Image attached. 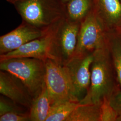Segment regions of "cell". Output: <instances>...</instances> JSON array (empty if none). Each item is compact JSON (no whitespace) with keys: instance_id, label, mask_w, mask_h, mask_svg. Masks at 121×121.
<instances>
[{"instance_id":"obj_11","label":"cell","mask_w":121,"mask_h":121,"mask_svg":"<svg viewBox=\"0 0 121 121\" xmlns=\"http://www.w3.org/2000/svg\"><path fill=\"white\" fill-rule=\"evenodd\" d=\"M93 9L108 32L121 27L120 0H92Z\"/></svg>"},{"instance_id":"obj_12","label":"cell","mask_w":121,"mask_h":121,"mask_svg":"<svg viewBox=\"0 0 121 121\" xmlns=\"http://www.w3.org/2000/svg\"><path fill=\"white\" fill-rule=\"evenodd\" d=\"M52 105V100L45 85L40 93L33 99L29 110L30 121H46Z\"/></svg>"},{"instance_id":"obj_6","label":"cell","mask_w":121,"mask_h":121,"mask_svg":"<svg viewBox=\"0 0 121 121\" xmlns=\"http://www.w3.org/2000/svg\"><path fill=\"white\" fill-rule=\"evenodd\" d=\"M45 83L52 105L68 101H79L74 94L64 67L51 58L45 60Z\"/></svg>"},{"instance_id":"obj_24","label":"cell","mask_w":121,"mask_h":121,"mask_svg":"<svg viewBox=\"0 0 121 121\" xmlns=\"http://www.w3.org/2000/svg\"><path fill=\"white\" fill-rule=\"evenodd\" d=\"M120 1H121V0H120Z\"/></svg>"},{"instance_id":"obj_23","label":"cell","mask_w":121,"mask_h":121,"mask_svg":"<svg viewBox=\"0 0 121 121\" xmlns=\"http://www.w3.org/2000/svg\"><path fill=\"white\" fill-rule=\"evenodd\" d=\"M117 30H118V31H119V32H120V33L121 34V27L120 28H119V29H118Z\"/></svg>"},{"instance_id":"obj_9","label":"cell","mask_w":121,"mask_h":121,"mask_svg":"<svg viewBox=\"0 0 121 121\" xmlns=\"http://www.w3.org/2000/svg\"><path fill=\"white\" fill-rule=\"evenodd\" d=\"M52 26L48 28L43 36L24 44L11 52L0 55V60L21 57L35 58L44 61L46 60L49 58V51L52 35Z\"/></svg>"},{"instance_id":"obj_1","label":"cell","mask_w":121,"mask_h":121,"mask_svg":"<svg viewBox=\"0 0 121 121\" xmlns=\"http://www.w3.org/2000/svg\"><path fill=\"white\" fill-rule=\"evenodd\" d=\"M91 67V82L80 104H101L105 98L110 99L112 94L121 89L112 60L107 45L93 53Z\"/></svg>"},{"instance_id":"obj_21","label":"cell","mask_w":121,"mask_h":121,"mask_svg":"<svg viewBox=\"0 0 121 121\" xmlns=\"http://www.w3.org/2000/svg\"><path fill=\"white\" fill-rule=\"evenodd\" d=\"M7 1H8V2H9L11 4H15L16 3H17L18 2L21 1L22 0H6Z\"/></svg>"},{"instance_id":"obj_5","label":"cell","mask_w":121,"mask_h":121,"mask_svg":"<svg viewBox=\"0 0 121 121\" xmlns=\"http://www.w3.org/2000/svg\"><path fill=\"white\" fill-rule=\"evenodd\" d=\"M108 31L92 9L80 23L78 41L73 56L93 53L105 47Z\"/></svg>"},{"instance_id":"obj_18","label":"cell","mask_w":121,"mask_h":121,"mask_svg":"<svg viewBox=\"0 0 121 121\" xmlns=\"http://www.w3.org/2000/svg\"><path fill=\"white\" fill-rule=\"evenodd\" d=\"M118 115L110 104L109 99L105 98L100 105L101 121H117Z\"/></svg>"},{"instance_id":"obj_7","label":"cell","mask_w":121,"mask_h":121,"mask_svg":"<svg viewBox=\"0 0 121 121\" xmlns=\"http://www.w3.org/2000/svg\"><path fill=\"white\" fill-rule=\"evenodd\" d=\"M93 59V53L74 56L63 65L74 94L79 100L85 95L90 86L91 65Z\"/></svg>"},{"instance_id":"obj_17","label":"cell","mask_w":121,"mask_h":121,"mask_svg":"<svg viewBox=\"0 0 121 121\" xmlns=\"http://www.w3.org/2000/svg\"><path fill=\"white\" fill-rule=\"evenodd\" d=\"M8 112L26 113L29 109L16 104L12 100L4 95L0 96V115Z\"/></svg>"},{"instance_id":"obj_19","label":"cell","mask_w":121,"mask_h":121,"mask_svg":"<svg viewBox=\"0 0 121 121\" xmlns=\"http://www.w3.org/2000/svg\"><path fill=\"white\" fill-rule=\"evenodd\" d=\"M30 121L29 113L8 112L0 115V121Z\"/></svg>"},{"instance_id":"obj_4","label":"cell","mask_w":121,"mask_h":121,"mask_svg":"<svg viewBox=\"0 0 121 121\" xmlns=\"http://www.w3.org/2000/svg\"><path fill=\"white\" fill-rule=\"evenodd\" d=\"M80 23L71 22L64 17L52 26L49 58L63 66L73 57Z\"/></svg>"},{"instance_id":"obj_14","label":"cell","mask_w":121,"mask_h":121,"mask_svg":"<svg viewBox=\"0 0 121 121\" xmlns=\"http://www.w3.org/2000/svg\"><path fill=\"white\" fill-rule=\"evenodd\" d=\"M107 46L121 89V34L118 30L108 32Z\"/></svg>"},{"instance_id":"obj_13","label":"cell","mask_w":121,"mask_h":121,"mask_svg":"<svg viewBox=\"0 0 121 121\" xmlns=\"http://www.w3.org/2000/svg\"><path fill=\"white\" fill-rule=\"evenodd\" d=\"M93 9L92 0H69L65 4V18L81 22Z\"/></svg>"},{"instance_id":"obj_20","label":"cell","mask_w":121,"mask_h":121,"mask_svg":"<svg viewBox=\"0 0 121 121\" xmlns=\"http://www.w3.org/2000/svg\"><path fill=\"white\" fill-rule=\"evenodd\" d=\"M110 104L118 115L117 121H121V89L115 92L109 99Z\"/></svg>"},{"instance_id":"obj_16","label":"cell","mask_w":121,"mask_h":121,"mask_svg":"<svg viewBox=\"0 0 121 121\" xmlns=\"http://www.w3.org/2000/svg\"><path fill=\"white\" fill-rule=\"evenodd\" d=\"M79 101H68L52 105L46 121H66Z\"/></svg>"},{"instance_id":"obj_15","label":"cell","mask_w":121,"mask_h":121,"mask_svg":"<svg viewBox=\"0 0 121 121\" xmlns=\"http://www.w3.org/2000/svg\"><path fill=\"white\" fill-rule=\"evenodd\" d=\"M100 105L79 103L66 121H101Z\"/></svg>"},{"instance_id":"obj_22","label":"cell","mask_w":121,"mask_h":121,"mask_svg":"<svg viewBox=\"0 0 121 121\" xmlns=\"http://www.w3.org/2000/svg\"><path fill=\"white\" fill-rule=\"evenodd\" d=\"M60 0L63 3H64L65 4L68 1H69V0Z\"/></svg>"},{"instance_id":"obj_8","label":"cell","mask_w":121,"mask_h":121,"mask_svg":"<svg viewBox=\"0 0 121 121\" xmlns=\"http://www.w3.org/2000/svg\"><path fill=\"white\" fill-rule=\"evenodd\" d=\"M48 29L41 30L22 21L16 28L0 37V55L11 52L43 36Z\"/></svg>"},{"instance_id":"obj_10","label":"cell","mask_w":121,"mask_h":121,"mask_svg":"<svg viewBox=\"0 0 121 121\" xmlns=\"http://www.w3.org/2000/svg\"><path fill=\"white\" fill-rule=\"evenodd\" d=\"M0 93L29 110L33 99L22 81L8 72L0 71Z\"/></svg>"},{"instance_id":"obj_3","label":"cell","mask_w":121,"mask_h":121,"mask_svg":"<svg viewBox=\"0 0 121 121\" xmlns=\"http://www.w3.org/2000/svg\"><path fill=\"white\" fill-rule=\"evenodd\" d=\"M0 69L19 79L33 98L39 95L44 85L45 61L35 58H13L0 60Z\"/></svg>"},{"instance_id":"obj_2","label":"cell","mask_w":121,"mask_h":121,"mask_svg":"<svg viewBox=\"0 0 121 121\" xmlns=\"http://www.w3.org/2000/svg\"><path fill=\"white\" fill-rule=\"evenodd\" d=\"M14 5L22 21L43 30L65 17V4L60 0H23Z\"/></svg>"}]
</instances>
